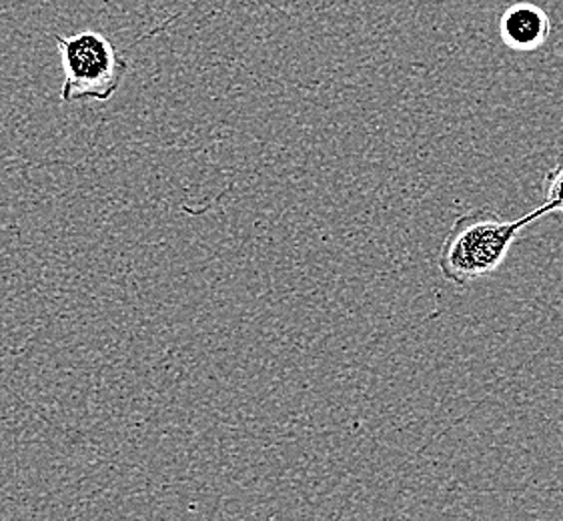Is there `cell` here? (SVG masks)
Returning a JSON list of instances; mask_svg holds the SVG:
<instances>
[{
	"instance_id": "obj_1",
	"label": "cell",
	"mask_w": 563,
	"mask_h": 521,
	"mask_svg": "<svg viewBox=\"0 0 563 521\" xmlns=\"http://www.w3.org/2000/svg\"><path fill=\"white\" fill-rule=\"evenodd\" d=\"M545 215H550L548 204L514 221H507L489 207L472 209L457 217L441 241L438 253V267L443 279L465 287L494 275L518 243L519 233Z\"/></svg>"
},
{
	"instance_id": "obj_2",
	"label": "cell",
	"mask_w": 563,
	"mask_h": 521,
	"mask_svg": "<svg viewBox=\"0 0 563 521\" xmlns=\"http://www.w3.org/2000/svg\"><path fill=\"white\" fill-rule=\"evenodd\" d=\"M55 41L65 77L60 101H111L129 73V60L117 53L113 43L95 31L55 34Z\"/></svg>"
},
{
	"instance_id": "obj_3",
	"label": "cell",
	"mask_w": 563,
	"mask_h": 521,
	"mask_svg": "<svg viewBox=\"0 0 563 521\" xmlns=\"http://www.w3.org/2000/svg\"><path fill=\"white\" fill-rule=\"evenodd\" d=\"M552 34V19L548 12L531 2H516L507 7L499 19V36L504 45L518 53H533L548 43Z\"/></svg>"
},
{
	"instance_id": "obj_4",
	"label": "cell",
	"mask_w": 563,
	"mask_h": 521,
	"mask_svg": "<svg viewBox=\"0 0 563 521\" xmlns=\"http://www.w3.org/2000/svg\"><path fill=\"white\" fill-rule=\"evenodd\" d=\"M545 203L550 213H563V153L548 175H545Z\"/></svg>"
}]
</instances>
